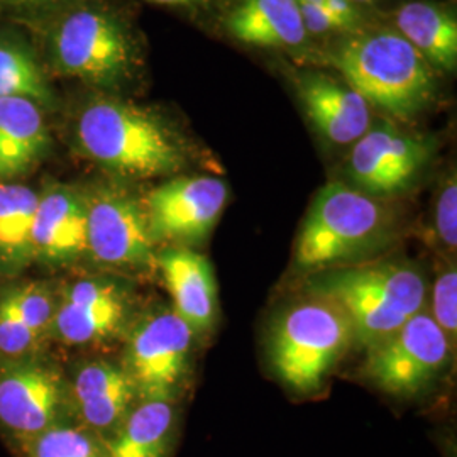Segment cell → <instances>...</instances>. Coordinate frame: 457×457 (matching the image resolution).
<instances>
[{
	"mask_svg": "<svg viewBox=\"0 0 457 457\" xmlns=\"http://www.w3.org/2000/svg\"><path fill=\"white\" fill-rule=\"evenodd\" d=\"M395 31L402 34L436 71L456 73V11L434 0H411L395 14Z\"/></svg>",
	"mask_w": 457,
	"mask_h": 457,
	"instance_id": "obj_20",
	"label": "cell"
},
{
	"mask_svg": "<svg viewBox=\"0 0 457 457\" xmlns=\"http://www.w3.org/2000/svg\"><path fill=\"white\" fill-rule=\"evenodd\" d=\"M330 62L371 107L398 120L420 114L436 96V70L395 29L347 33Z\"/></svg>",
	"mask_w": 457,
	"mask_h": 457,
	"instance_id": "obj_4",
	"label": "cell"
},
{
	"mask_svg": "<svg viewBox=\"0 0 457 457\" xmlns=\"http://www.w3.org/2000/svg\"><path fill=\"white\" fill-rule=\"evenodd\" d=\"M70 419L68 383L39 356L0 360V436L19 454L49 427Z\"/></svg>",
	"mask_w": 457,
	"mask_h": 457,
	"instance_id": "obj_10",
	"label": "cell"
},
{
	"mask_svg": "<svg viewBox=\"0 0 457 457\" xmlns=\"http://www.w3.org/2000/svg\"><path fill=\"white\" fill-rule=\"evenodd\" d=\"M311 294L332 300L349 319L354 344L368 349L427 309L424 270L407 260H373L315 273Z\"/></svg>",
	"mask_w": 457,
	"mask_h": 457,
	"instance_id": "obj_3",
	"label": "cell"
},
{
	"mask_svg": "<svg viewBox=\"0 0 457 457\" xmlns=\"http://www.w3.org/2000/svg\"><path fill=\"white\" fill-rule=\"evenodd\" d=\"M353 344L345 313L326 296L311 294L279 315L270 339V360L288 390L312 395Z\"/></svg>",
	"mask_w": 457,
	"mask_h": 457,
	"instance_id": "obj_5",
	"label": "cell"
},
{
	"mask_svg": "<svg viewBox=\"0 0 457 457\" xmlns=\"http://www.w3.org/2000/svg\"><path fill=\"white\" fill-rule=\"evenodd\" d=\"M298 7H300V12H302L305 28L311 34V37L315 34L319 36V34L354 33V29L347 22H344L341 17L336 16L332 11H328L324 5L298 2Z\"/></svg>",
	"mask_w": 457,
	"mask_h": 457,
	"instance_id": "obj_28",
	"label": "cell"
},
{
	"mask_svg": "<svg viewBox=\"0 0 457 457\" xmlns=\"http://www.w3.org/2000/svg\"><path fill=\"white\" fill-rule=\"evenodd\" d=\"M51 149L43 109L28 98H0V181L31 173Z\"/></svg>",
	"mask_w": 457,
	"mask_h": 457,
	"instance_id": "obj_18",
	"label": "cell"
},
{
	"mask_svg": "<svg viewBox=\"0 0 457 457\" xmlns=\"http://www.w3.org/2000/svg\"><path fill=\"white\" fill-rule=\"evenodd\" d=\"M296 92L313 128L334 146H353L375 122L366 98L326 73L298 75Z\"/></svg>",
	"mask_w": 457,
	"mask_h": 457,
	"instance_id": "obj_17",
	"label": "cell"
},
{
	"mask_svg": "<svg viewBox=\"0 0 457 457\" xmlns=\"http://www.w3.org/2000/svg\"><path fill=\"white\" fill-rule=\"evenodd\" d=\"M226 28L249 46L305 49L311 43L296 0H241L228 12Z\"/></svg>",
	"mask_w": 457,
	"mask_h": 457,
	"instance_id": "obj_19",
	"label": "cell"
},
{
	"mask_svg": "<svg viewBox=\"0 0 457 457\" xmlns=\"http://www.w3.org/2000/svg\"><path fill=\"white\" fill-rule=\"evenodd\" d=\"M137 402L131 376L117 361L85 362L68 383L70 419L104 441L114 434Z\"/></svg>",
	"mask_w": 457,
	"mask_h": 457,
	"instance_id": "obj_14",
	"label": "cell"
},
{
	"mask_svg": "<svg viewBox=\"0 0 457 457\" xmlns=\"http://www.w3.org/2000/svg\"><path fill=\"white\" fill-rule=\"evenodd\" d=\"M351 2L356 4V5H358V4H366V5H368V4H375L378 0H351Z\"/></svg>",
	"mask_w": 457,
	"mask_h": 457,
	"instance_id": "obj_32",
	"label": "cell"
},
{
	"mask_svg": "<svg viewBox=\"0 0 457 457\" xmlns=\"http://www.w3.org/2000/svg\"><path fill=\"white\" fill-rule=\"evenodd\" d=\"M87 204V260L98 268L146 275L156 271V253L145 200L119 181L83 190Z\"/></svg>",
	"mask_w": 457,
	"mask_h": 457,
	"instance_id": "obj_7",
	"label": "cell"
},
{
	"mask_svg": "<svg viewBox=\"0 0 457 457\" xmlns=\"http://www.w3.org/2000/svg\"><path fill=\"white\" fill-rule=\"evenodd\" d=\"M36 264L65 268L87 260V204L83 190L51 183L37 198L33 224Z\"/></svg>",
	"mask_w": 457,
	"mask_h": 457,
	"instance_id": "obj_15",
	"label": "cell"
},
{
	"mask_svg": "<svg viewBox=\"0 0 457 457\" xmlns=\"http://www.w3.org/2000/svg\"><path fill=\"white\" fill-rule=\"evenodd\" d=\"M156 271L180 315L196 337L211 334L219 319V295L209 258L192 247L164 245L156 253Z\"/></svg>",
	"mask_w": 457,
	"mask_h": 457,
	"instance_id": "obj_16",
	"label": "cell"
},
{
	"mask_svg": "<svg viewBox=\"0 0 457 457\" xmlns=\"http://www.w3.org/2000/svg\"><path fill=\"white\" fill-rule=\"evenodd\" d=\"M33 100L41 109H53L54 92L33 53L22 45L0 39V98Z\"/></svg>",
	"mask_w": 457,
	"mask_h": 457,
	"instance_id": "obj_23",
	"label": "cell"
},
{
	"mask_svg": "<svg viewBox=\"0 0 457 457\" xmlns=\"http://www.w3.org/2000/svg\"><path fill=\"white\" fill-rule=\"evenodd\" d=\"M392 207L344 181H328L313 196L295 241L298 271L326 270L373 262L398 237Z\"/></svg>",
	"mask_w": 457,
	"mask_h": 457,
	"instance_id": "obj_2",
	"label": "cell"
},
{
	"mask_svg": "<svg viewBox=\"0 0 457 457\" xmlns=\"http://www.w3.org/2000/svg\"><path fill=\"white\" fill-rule=\"evenodd\" d=\"M33 0H0V4H9V5H16V4H28Z\"/></svg>",
	"mask_w": 457,
	"mask_h": 457,
	"instance_id": "obj_30",
	"label": "cell"
},
{
	"mask_svg": "<svg viewBox=\"0 0 457 457\" xmlns=\"http://www.w3.org/2000/svg\"><path fill=\"white\" fill-rule=\"evenodd\" d=\"M75 143L117 180L171 179L194 160L192 146L171 122L120 98L88 100L75 119Z\"/></svg>",
	"mask_w": 457,
	"mask_h": 457,
	"instance_id": "obj_1",
	"label": "cell"
},
{
	"mask_svg": "<svg viewBox=\"0 0 457 457\" xmlns=\"http://www.w3.org/2000/svg\"><path fill=\"white\" fill-rule=\"evenodd\" d=\"M48 49L58 73L98 88L129 82L139 66L129 26L96 5H80L60 17L49 31Z\"/></svg>",
	"mask_w": 457,
	"mask_h": 457,
	"instance_id": "obj_6",
	"label": "cell"
},
{
	"mask_svg": "<svg viewBox=\"0 0 457 457\" xmlns=\"http://www.w3.org/2000/svg\"><path fill=\"white\" fill-rule=\"evenodd\" d=\"M48 339L21 309L11 288L0 292V360L39 356Z\"/></svg>",
	"mask_w": 457,
	"mask_h": 457,
	"instance_id": "obj_25",
	"label": "cell"
},
{
	"mask_svg": "<svg viewBox=\"0 0 457 457\" xmlns=\"http://www.w3.org/2000/svg\"><path fill=\"white\" fill-rule=\"evenodd\" d=\"M136 296L120 278L83 277L58 294L49 341L97 345L126 334L134 322Z\"/></svg>",
	"mask_w": 457,
	"mask_h": 457,
	"instance_id": "obj_13",
	"label": "cell"
},
{
	"mask_svg": "<svg viewBox=\"0 0 457 457\" xmlns=\"http://www.w3.org/2000/svg\"><path fill=\"white\" fill-rule=\"evenodd\" d=\"M39 194L19 181H0V277L34 264L33 224Z\"/></svg>",
	"mask_w": 457,
	"mask_h": 457,
	"instance_id": "obj_22",
	"label": "cell"
},
{
	"mask_svg": "<svg viewBox=\"0 0 457 457\" xmlns=\"http://www.w3.org/2000/svg\"><path fill=\"white\" fill-rule=\"evenodd\" d=\"M228 183L211 175H177L143 200L156 245L195 249L204 245L228 207Z\"/></svg>",
	"mask_w": 457,
	"mask_h": 457,
	"instance_id": "obj_11",
	"label": "cell"
},
{
	"mask_svg": "<svg viewBox=\"0 0 457 457\" xmlns=\"http://www.w3.org/2000/svg\"><path fill=\"white\" fill-rule=\"evenodd\" d=\"M427 312L454 345L457 336L456 262H449L434 285L428 287Z\"/></svg>",
	"mask_w": 457,
	"mask_h": 457,
	"instance_id": "obj_26",
	"label": "cell"
},
{
	"mask_svg": "<svg viewBox=\"0 0 457 457\" xmlns=\"http://www.w3.org/2000/svg\"><path fill=\"white\" fill-rule=\"evenodd\" d=\"M434 228L441 245L447 251H456L457 245V183L456 173H449L442 183L436 212H434Z\"/></svg>",
	"mask_w": 457,
	"mask_h": 457,
	"instance_id": "obj_27",
	"label": "cell"
},
{
	"mask_svg": "<svg viewBox=\"0 0 457 457\" xmlns=\"http://www.w3.org/2000/svg\"><path fill=\"white\" fill-rule=\"evenodd\" d=\"M454 345L424 309L390 337L366 349L362 376L395 398L424 393L447 368Z\"/></svg>",
	"mask_w": 457,
	"mask_h": 457,
	"instance_id": "obj_9",
	"label": "cell"
},
{
	"mask_svg": "<svg viewBox=\"0 0 457 457\" xmlns=\"http://www.w3.org/2000/svg\"><path fill=\"white\" fill-rule=\"evenodd\" d=\"M153 4H162V5H192V4H200L205 0H147Z\"/></svg>",
	"mask_w": 457,
	"mask_h": 457,
	"instance_id": "obj_29",
	"label": "cell"
},
{
	"mask_svg": "<svg viewBox=\"0 0 457 457\" xmlns=\"http://www.w3.org/2000/svg\"><path fill=\"white\" fill-rule=\"evenodd\" d=\"M177 403L139 400L105 439V457H171L179 432Z\"/></svg>",
	"mask_w": 457,
	"mask_h": 457,
	"instance_id": "obj_21",
	"label": "cell"
},
{
	"mask_svg": "<svg viewBox=\"0 0 457 457\" xmlns=\"http://www.w3.org/2000/svg\"><path fill=\"white\" fill-rule=\"evenodd\" d=\"M298 2H305V4H317V5H324L326 7L328 0H298Z\"/></svg>",
	"mask_w": 457,
	"mask_h": 457,
	"instance_id": "obj_31",
	"label": "cell"
},
{
	"mask_svg": "<svg viewBox=\"0 0 457 457\" xmlns=\"http://www.w3.org/2000/svg\"><path fill=\"white\" fill-rule=\"evenodd\" d=\"M122 366L139 400L179 402L192 371L195 332L171 307L134 319Z\"/></svg>",
	"mask_w": 457,
	"mask_h": 457,
	"instance_id": "obj_8",
	"label": "cell"
},
{
	"mask_svg": "<svg viewBox=\"0 0 457 457\" xmlns=\"http://www.w3.org/2000/svg\"><path fill=\"white\" fill-rule=\"evenodd\" d=\"M19 457H105V441L73 420L49 427Z\"/></svg>",
	"mask_w": 457,
	"mask_h": 457,
	"instance_id": "obj_24",
	"label": "cell"
},
{
	"mask_svg": "<svg viewBox=\"0 0 457 457\" xmlns=\"http://www.w3.org/2000/svg\"><path fill=\"white\" fill-rule=\"evenodd\" d=\"M432 154L434 145L424 136L378 120L349 149L344 183L383 200L400 195L420 177Z\"/></svg>",
	"mask_w": 457,
	"mask_h": 457,
	"instance_id": "obj_12",
	"label": "cell"
}]
</instances>
